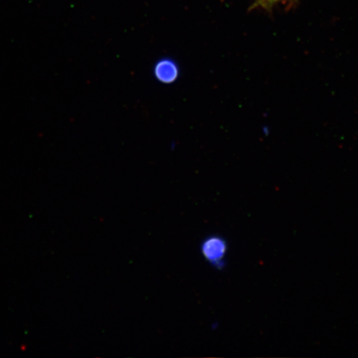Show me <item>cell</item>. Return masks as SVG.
Segmentation results:
<instances>
[{
	"label": "cell",
	"mask_w": 358,
	"mask_h": 358,
	"mask_svg": "<svg viewBox=\"0 0 358 358\" xmlns=\"http://www.w3.org/2000/svg\"><path fill=\"white\" fill-rule=\"evenodd\" d=\"M201 253L212 266L220 268L224 265L227 253V243L225 239L218 236L207 237L201 244Z\"/></svg>",
	"instance_id": "6da1fadb"
},
{
	"label": "cell",
	"mask_w": 358,
	"mask_h": 358,
	"mask_svg": "<svg viewBox=\"0 0 358 358\" xmlns=\"http://www.w3.org/2000/svg\"><path fill=\"white\" fill-rule=\"evenodd\" d=\"M298 0H254L250 10H259L272 13L276 7H293Z\"/></svg>",
	"instance_id": "3957f363"
},
{
	"label": "cell",
	"mask_w": 358,
	"mask_h": 358,
	"mask_svg": "<svg viewBox=\"0 0 358 358\" xmlns=\"http://www.w3.org/2000/svg\"><path fill=\"white\" fill-rule=\"evenodd\" d=\"M153 71L157 80L163 84L176 83L180 75V69L177 62L171 58H162L157 62Z\"/></svg>",
	"instance_id": "7a4b0ae2"
}]
</instances>
